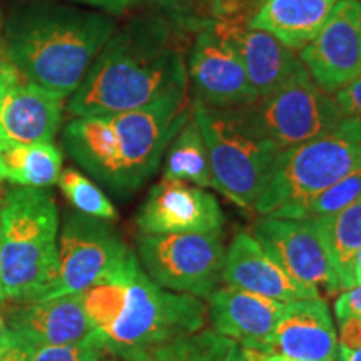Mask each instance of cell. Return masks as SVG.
I'll return each instance as SVG.
<instances>
[{"label": "cell", "instance_id": "21", "mask_svg": "<svg viewBox=\"0 0 361 361\" xmlns=\"http://www.w3.org/2000/svg\"><path fill=\"white\" fill-rule=\"evenodd\" d=\"M340 0H263L250 17V25L264 30L291 51L308 45Z\"/></svg>", "mask_w": 361, "mask_h": 361}, {"label": "cell", "instance_id": "28", "mask_svg": "<svg viewBox=\"0 0 361 361\" xmlns=\"http://www.w3.org/2000/svg\"><path fill=\"white\" fill-rule=\"evenodd\" d=\"M104 351L94 340L66 346H42L35 348L30 361H102Z\"/></svg>", "mask_w": 361, "mask_h": 361}, {"label": "cell", "instance_id": "3", "mask_svg": "<svg viewBox=\"0 0 361 361\" xmlns=\"http://www.w3.org/2000/svg\"><path fill=\"white\" fill-rule=\"evenodd\" d=\"M94 340L119 360L204 329L201 298L164 290L147 276L134 252L80 293Z\"/></svg>", "mask_w": 361, "mask_h": 361}, {"label": "cell", "instance_id": "11", "mask_svg": "<svg viewBox=\"0 0 361 361\" xmlns=\"http://www.w3.org/2000/svg\"><path fill=\"white\" fill-rule=\"evenodd\" d=\"M251 234L296 281L314 288L319 295L341 291L314 219L263 216L252 224Z\"/></svg>", "mask_w": 361, "mask_h": 361}, {"label": "cell", "instance_id": "10", "mask_svg": "<svg viewBox=\"0 0 361 361\" xmlns=\"http://www.w3.org/2000/svg\"><path fill=\"white\" fill-rule=\"evenodd\" d=\"M57 247V274L47 298L79 295L133 252L107 221L82 213L67 216Z\"/></svg>", "mask_w": 361, "mask_h": 361}, {"label": "cell", "instance_id": "17", "mask_svg": "<svg viewBox=\"0 0 361 361\" xmlns=\"http://www.w3.org/2000/svg\"><path fill=\"white\" fill-rule=\"evenodd\" d=\"M223 281L281 303L319 298L318 290L290 276L247 231H239L226 251Z\"/></svg>", "mask_w": 361, "mask_h": 361}, {"label": "cell", "instance_id": "40", "mask_svg": "<svg viewBox=\"0 0 361 361\" xmlns=\"http://www.w3.org/2000/svg\"><path fill=\"white\" fill-rule=\"evenodd\" d=\"M353 286H361V250L356 255L353 263Z\"/></svg>", "mask_w": 361, "mask_h": 361}, {"label": "cell", "instance_id": "30", "mask_svg": "<svg viewBox=\"0 0 361 361\" xmlns=\"http://www.w3.org/2000/svg\"><path fill=\"white\" fill-rule=\"evenodd\" d=\"M196 7L197 17L201 20H218L228 19L233 16H241V8L236 4V0H192Z\"/></svg>", "mask_w": 361, "mask_h": 361}, {"label": "cell", "instance_id": "37", "mask_svg": "<svg viewBox=\"0 0 361 361\" xmlns=\"http://www.w3.org/2000/svg\"><path fill=\"white\" fill-rule=\"evenodd\" d=\"M243 351H245V356L247 358V361H306V360L291 358V356H286L281 353H274V351H259V350H250V348H243Z\"/></svg>", "mask_w": 361, "mask_h": 361}, {"label": "cell", "instance_id": "1", "mask_svg": "<svg viewBox=\"0 0 361 361\" xmlns=\"http://www.w3.org/2000/svg\"><path fill=\"white\" fill-rule=\"evenodd\" d=\"M183 29L161 13H142L114 29L67 101L74 117L141 109L174 89H188Z\"/></svg>", "mask_w": 361, "mask_h": 361}, {"label": "cell", "instance_id": "16", "mask_svg": "<svg viewBox=\"0 0 361 361\" xmlns=\"http://www.w3.org/2000/svg\"><path fill=\"white\" fill-rule=\"evenodd\" d=\"M259 351L306 361H336L338 338L326 301L319 296L284 305L268 343Z\"/></svg>", "mask_w": 361, "mask_h": 361}, {"label": "cell", "instance_id": "14", "mask_svg": "<svg viewBox=\"0 0 361 361\" xmlns=\"http://www.w3.org/2000/svg\"><path fill=\"white\" fill-rule=\"evenodd\" d=\"M194 99L213 107H234L258 99L234 49L207 22L194 39L188 62Z\"/></svg>", "mask_w": 361, "mask_h": 361}, {"label": "cell", "instance_id": "12", "mask_svg": "<svg viewBox=\"0 0 361 361\" xmlns=\"http://www.w3.org/2000/svg\"><path fill=\"white\" fill-rule=\"evenodd\" d=\"M300 59L313 82L326 94L361 78V2L340 0Z\"/></svg>", "mask_w": 361, "mask_h": 361}, {"label": "cell", "instance_id": "41", "mask_svg": "<svg viewBox=\"0 0 361 361\" xmlns=\"http://www.w3.org/2000/svg\"><path fill=\"white\" fill-rule=\"evenodd\" d=\"M340 361H361V348L355 351L340 348Z\"/></svg>", "mask_w": 361, "mask_h": 361}, {"label": "cell", "instance_id": "24", "mask_svg": "<svg viewBox=\"0 0 361 361\" xmlns=\"http://www.w3.org/2000/svg\"><path fill=\"white\" fill-rule=\"evenodd\" d=\"M164 178L186 180L197 188H213L207 147L194 117L180 128L166 149Z\"/></svg>", "mask_w": 361, "mask_h": 361}, {"label": "cell", "instance_id": "43", "mask_svg": "<svg viewBox=\"0 0 361 361\" xmlns=\"http://www.w3.org/2000/svg\"><path fill=\"white\" fill-rule=\"evenodd\" d=\"M111 361H117V360H111Z\"/></svg>", "mask_w": 361, "mask_h": 361}, {"label": "cell", "instance_id": "36", "mask_svg": "<svg viewBox=\"0 0 361 361\" xmlns=\"http://www.w3.org/2000/svg\"><path fill=\"white\" fill-rule=\"evenodd\" d=\"M74 2H80L85 4L89 7H96L101 8V11L111 12V13H121L124 12L126 8H129L133 6L130 0H74Z\"/></svg>", "mask_w": 361, "mask_h": 361}, {"label": "cell", "instance_id": "34", "mask_svg": "<svg viewBox=\"0 0 361 361\" xmlns=\"http://www.w3.org/2000/svg\"><path fill=\"white\" fill-rule=\"evenodd\" d=\"M20 80H24V78L16 69V66L12 64L6 49H4V44L0 42V94L11 87V85L20 82Z\"/></svg>", "mask_w": 361, "mask_h": 361}, {"label": "cell", "instance_id": "2", "mask_svg": "<svg viewBox=\"0 0 361 361\" xmlns=\"http://www.w3.org/2000/svg\"><path fill=\"white\" fill-rule=\"evenodd\" d=\"M192 117L188 89L171 92L141 109L74 117L62 142L72 159L117 194L137 191L159 168L180 128Z\"/></svg>", "mask_w": 361, "mask_h": 361}, {"label": "cell", "instance_id": "39", "mask_svg": "<svg viewBox=\"0 0 361 361\" xmlns=\"http://www.w3.org/2000/svg\"><path fill=\"white\" fill-rule=\"evenodd\" d=\"M224 361H247V358L245 356V351H243L241 346L234 343L231 348H229L228 355H226Z\"/></svg>", "mask_w": 361, "mask_h": 361}, {"label": "cell", "instance_id": "35", "mask_svg": "<svg viewBox=\"0 0 361 361\" xmlns=\"http://www.w3.org/2000/svg\"><path fill=\"white\" fill-rule=\"evenodd\" d=\"M35 346L30 345L24 338L16 335V343L8 348L6 353L0 355V361H30Z\"/></svg>", "mask_w": 361, "mask_h": 361}, {"label": "cell", "instance_id": "7", "mask_svg": "<svg viewBox=\"0 0 361 361\" xmlns=\"http://www.w3.org/2000/svg\"><path fill=\"white\" fill-rule=\"evenodd\" d=\"M361 168V121L345 117L318 137L284 149L252 211L269 216L301 204Z\"/></svg>", "mask_w": 361, "mask_h": 361}, {"label": "cell", "instance_id": "15", "mask_svg": "<svg viewBox=\"0 0 361 361\" xmlns=\"http://www.w3.org/2000/svg\"><path fill=\"white\" fill-rule=\"evenodd\" d=\"M207 25L238 54L246 71L247 80L258 97L273 92L305 69L303 62L295 51L288 49L264 30L251 27L250 20H243V16L207 20Z\"/></svg>", "mask_w": 361, "mask_h": 361}, {"label": "cell", "instance_id": "8", "mask_svg": "<svg viewBox=\"0 0 361 361\" xmlns=\"http://www.w3.org/2000/svg\"><path fill=\"white\" fill-rule=\"evenodd\" d=\"M142 269L164 290L209 298L223 279L226 250L221 231L141 234Z\"/></svg>", "mask_w": 361, "mask_h": 361}, {"label": "cell", "instance_id": "32", "mask_svg": "<svg viewBox=\"0 0 361 361\" xmlns=\"http://www.w3.org/2000/svg\"><path fill=\"white\" fill-rule=\"evenodd\" d=\"M335 314L338 319H361V286H353L340 293L335 301Z\"/></svg>", "mask_w": 361, "mask_h": 361}, {"label": "cell", "instance_id": "13", "mask_svg": "<svg viewBox=\"0 0 361 361\" xmlns=\"http://www.w3.org/2000/svg\"><path fill=\"white\" fill-rule=\"evenodd\" d=\"M141 234L221 231L224 214L213 194L186 180L162 178L151 188L135 216Z\"/></svg>", "mask_w": 361, "mask_h": 361}, {"label": "cell", "instance_id": "38", "mask_svg": "<svg viewBox=\"0 0 361 361\" xmlns=\"http://www.w3.org/2000/svg\"><path fill=\"white\" fill-rule=\"evenodd\" d=\"M13 343H16V335H13V331L11 329V326H8L6 319L0 316V355L6 353Z\"/></svg>", "mask_w": 361, "mask_h": 361}, {"label": "cell", "instance_id": "23", "mask_svg": "<svg viewBox=\"0 0 361 361\" xmlns=\"http://www.w3.org/2000/svg\"><path fill=\"white\" fill-rule=\"evenodd\" d=\"M62 173V152L51 142L0 147V179L20 188H49Z\"/></svg>", "mask_w": 361, "mask_h": 361}, {"label": "cell", "instance_id": "22", "mask_svg": "<svg viewBox=\"0 0 361 361\" xmlns=\"http://www.w3.org/2000/svg\"><path fill=\"white\" fill-rule=\"evenodd\" d=\"M341 291L353 288V263L361 250V196L335 214L313 218Z\"/></svg>", "mask_w": 361, "mask_h": 361}, {"label": "cell", "instance_id": "27", "mask_svg": "<svg viewBox=\"0 0 361 361\" xmlns=\"http://www.w3.org/2000/svg\"><path fill=\"white\" fill-rule=\"evenodd\" d=\"M57 183L67 201L78 209V213L102 221H112L117 218V211L109 197L87 176L79 173L78 169H64Z\"/></svg>", "mask_w": 361, "mask_h": 361}, {"label": "cell", "instance_id": "31", "mask_svg": "<svg viewBox=\"0 0 361 361\" xmlns=\"http://www.w3.org/2000/svg\"><path fill=\"white\" fill-rule=\"evenodd\" d=\"M335 101L346 117L361 121V78L333 94Z\"/></svg>", "mask_w": 361, "mask_h": 361}, {"label": "cell", "instance_id": "5", "mask_svg": "<svg viewBox=\"0 0 361 361\" xmlns=\"http://www.w3.org/2000/svg\"><path fill=\"white\" fill-rule=\"evenodd\" d=\"M59 214L47 188H17L0 201V274L4 295L37 301L57 274Z\"/></svg>", "mask_w": 361, "mask_h": 361}, {"label": "cell", "instance_id": "20", "mask_svg": "<svg viewBox=\"0 0 361 361\" xmlns=\"http://www.w3.org/2000/svg\"><path fill=\"white\" fill-rule=\"evenodd\" d=\"M66 99L27 80L0 94V147L51 142L62 121Z\"/></svg>", "mask_w": 361, "mask_h": 361}, {"label": "cell", "instance_id": "19", "mask_svg": "<svg viewBox=\"0 0 361 361\" xmlns=\"http://www.w3.org/2000/svg\"><path fill=\"white\" fill-rule=\"evenodd\" d=\"M284 305L286 303L226 284L209 296L207 316L216 333L243 348L263 350Z\"/></svg>", "mask_w": 361, "mask_h": 361}, {"label": "cell", "instance_id": "42", "mask_svg": "<svg viewBox=\"0 0 361 361\" xmlns=\"http://www.w3.org/2000/svg\"><path fill=\"white\" fill-rule=\"evenodd\" d=\"M6 300V295H4V286H2V274H0V301Z\"/></svg>", "mask_w": 361, "mask_h": 361}, {"label": "cell", "instance_id": "6", "mask_svg": "<svg viewBox=\"0 0 361 361\" xmlns=\"http://www.w3.org/2000/svg\"><path fill=\"white\" fill-rule=\"evenodd\" d=\"M192 117L204 137L213 188L252 211L283 151L259 129L250 104L213 107L192 99Z\"/></svg>", "mask_w": 361, "mask_h": 361}, {"label": "cell", "instance_id": "29", "mask_svg": "<svg viewBox=\"0 0 361 361\" xmlns=\"http://www.w3.org/2000/svg\"><path fill=\"white\" fill-rule=\"evenodd\" d=\"M133 4H147L168 13L169 19L178 22L180 27L204 25V20L197 17L192 0H130Z\"/></svg>", "mask_w": 361, "mask_h": 361}, {"label": "cell", "instance_id": "9", "mask_svg": "<svg viewBox=\"0 0 361 361\" xmlns=\"http://www.w3.org/2000/svg\"><path fill=\"white\" fill-rule=\"evenodd\" d=\"M250 107L259 129L281 151L328 133L346 117L335 97L313 82L306 67Z\"/></svg>", "mask_w": 361, "mask_h": 361}, {"label": "cell", "instance_id": "33", "mask_svg": "<svg viewBox=\"0 0 361 361\" xmlns=\"http://www.w3.org/2000/svg\"><path fill=\"white\" fill-rule=\"evenodd\" d=\"M338 348L350 350V351L361 348V319L360 318L340 319Z\"/></svg>", "mask_w": 361, "mask_h": 361}, {"label": "cell", "instance_id": "18", "mask_svg": "<svg viewBox=\"0 0 361 361\" xmlns=\"http://www.w3.org/2000/svg\"><path fill=\"white\" fill-rule=\"evenodd\" d=\"M13 335L35 346H66L92 340L94 333L79 295L22 301L8 316Z\"/></svg>", "mask_w": 361, "mask_h": 361}, {"label": "cell", "instance_id": "25", "mask_svg": "<svg viewBox=\"0 0 361 361\" xmlns=\"http://www.w3.org/2000/svg\"><path fill=\"white\" fill-rule=\"evenodd\" d=\"M233 345V340L214 329H201L141 351L126 361H224Z\"/></svg>", "mask_w": 361, "mask_h": 361}, {"label": "cell", "instance_id": "4", "mask_svg": "<svg viewBox=\"0 0 361 361\" xmlns=\"http://www.w3.org/2000/svg\"><path fill=\"white\" fill-rule=\"evenodd\" d=\"M114 29L116 22L107 13L27 4L8 17L4 49L27 82L67 99Z\"/></svg>", "mask_w": 361, "mask_h": 361}, {"label": "cell", "instance_id": "44", "mask_svg": "<svg viewBox=\"0 0 361 361\" xmlns=\"http://www.w3.org/2000/svg\"><path fill=\"white\" fill-rule=\"evenodd\" d=\"M358 2H361V0H358Z\"/></svg>", "mask_w": 361, "mask_h": 361}, {"label": "cell", "instance_id": "26", "mask_svg": "<svg viewBox=\"0 0 361 361\" xmlns=\"http://www.w3.org/2000/svg\"><path fill=\"white\" fill-rule=\"evenodd\" d=\"M361 196V168L338 180V183L324 189L311 200L301 204L288 206L278 209L276 213L269 214L274 218H290V219H313L319 216L335 214L345 209L351 202H355Z\"/></svg>", "mask_w": 361, "mask_h": 361}]
</instances>
